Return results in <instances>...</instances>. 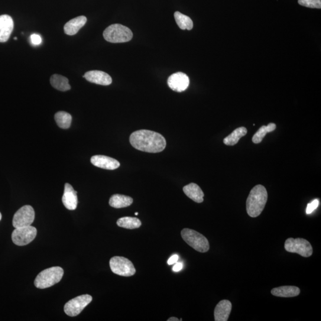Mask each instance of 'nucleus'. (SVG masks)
I'll use <instances>...</instances> for the list:
<instances>
[{"label": "nucleus", "mask_w": 321, "mask_h": 321, "mask_svg": "<svg viewBox=\"0 0 321 321\" xmlns=\"http://www.w3.org/2000/svg\"><path fill=\"white\" fill-rule=\"evenodd\" d=\"M130 142L136 150L149 153L161 152L167 144L163 135L148 130H140L132 133L130 136Z\"/></svg>", "instance_id": "obj_1"}, {"label": "nucleus", "mask_w": 321, "mask_h": 321, "mask_svg": "<svg viewBox=\"0 0 321 321\" xmlns=\"http://www.w3.org/2000/svg\"><path fill=\"white\" fill-rule=\"evenodd\" d=\"M268 200L267 189L259 184L251 190L246 200V210L248 215L255 218L263 211Z\"/></svg>", "instance_id": "obj_2"}, {"label": "nucleus", "mask_w": 321, "mask_h": 321, "mask_svg": "<svg viewBox=\"0 0 321 321\" xmlns=\"http://www.w3.org/2000/svg\"><path fill=\"white\" fill-rule=\"evenodd\" d=\"M63 274V269L60 267L47 268L38 275L35 280V285L41 289L52 287L59 283Z\"/></svg>", "instance_id": "obj_3"}, {"label": "nucleus", "mask_w": 321, "mask_h": 321, "mask_svg": "<svg viewBox=\"0 0 321 321\" xmlns=\"http://www.w3.org/2000/svg\"><path fill=\"white\" fill-rule=\"evenodd\" d=\"M103 38L112 43H126L131 41L133 33L131 29L121 24L110 25L103 31Z\"/></svg>", "instance_id": "obj_4"}, {"label": "nucleus", "mask_w": 321, "mask_h": 321, "mask_svg": "<svg viewBox=\"0 0 321 321\" xmlns=\"http://www.w3.org/2000/svg\"><path fill=\"white\" fill-rule=\"evenodd\" d=\"M184 242L191 247L200 253L209 251V243L205 236L200 233L189 229H184L181 232Z\"/></svg>", "instance_id": "obj_5"}, {"label": "nucleus", "mask_w": 321, "mask_h": 321, "mask_svg": "<svg viewBox=\"0 0 321 321\" xmlns=\"http://www.w3.org/2000/svg\"><path fill=\"white\" fill-rule=\"evenodd\" d=\"M284 248L288 252L295 253L304 258L309 257L313 254L312 246L309 242L301 238H288L285 242Z\"/></svg>", "instance_id": "obj_6"}, {"label": "nucleus", "mask_w": 321, "mask_h": 321, "mask_svg": "<svg viewBox=\"0 0 321 321\" xmlns=\"http://www.w3.org/2000/svg\"><path fill=\"white\" fill-rule=\"evenodd\" d=\"M110 267L113 273L123 277H131L136 273V269L128 258L114 257L110 261Z\"/></svg>", "instance_id": "obj_7"}, {"label": "nucleus", "mask_w": 321, "mask_h": 321, "mask_svg": "<svg viewBox=\"0 0 321 321\" xmlns=\"http://www.w3.org/2000/svg\"><path fill=\"white\" fill-rule=\"evenodd\" d=\"M92 300V297L89 294L81 295L74 298L65 304L64 312L69 316L78 315L85 309V307L91 302Z\"/></svg>", "instance_id": "obj_8"}, {"label": "nucleus", "mask_w": 321, "mask_h": 321, "mask_svg": "<svg viewBox=\"0 0 321 321\" xmlns=\"http://www.w3.org/2000/svg\"><path fill=\"white\" fill-rule=\"evenodd\" d=\"M37 235V230L32 226L16 228L12 233V239L15 245L22 246L34 241Z\"/></svg>", "instance_id": "obj_9"}, {"label": "nucleus", "mask_w": 321, "mask_h": 321, "mask_svg": "<svg viewBox=\"0 0 321 321\" xmlns=\"http://www.w3.org/2000/svg\"><path fill=\"white\" fill-rule=\"evenodd\" d=\"M35 211L30 205H25L16 212L13 219V226L16 228L31 226L35 220Z\"/></svg>", "instance_id": "obj_10"}, {"label": "nucleus", "mask_w": 321, "mask_h": 321, "mask_svg": "<svg viewBox=\"0 0 321 321\" xmlns=\"http://www.w3.org/2000/svg\"><path fill=\"white\" fill-rule=\"evenodd\" d=\"M168 85L175 92L184 91L189 86L190 80L187 74L177 72L172 74L168 79Z\"/></svg>", "instance_id": "obj_11"}, {"label": "nucleus", "mask_w": 321, "mask_h": 321, "mask_svg": "<svg viewBox=\"0 0 321 321\" xmlns=\"http://www.w3.org/2000/svg\"><path fill=\"white\" fill-rule=\"evenodd\" d=\"M90 162L94 166L110 170L117 169L121 165L118 160L105 155H94L90 159Z\"/></svg>", "instance_id": "obj_12"}, {"label": "nucleus", "mask_w": 321, "mask_h": 321, "mask_svg": "<svg viewBox=\"0 0 321 321\" xmlns=\"http://www.w3.org/2000/svg\"><path fill=\"white\" fill-rule=\"evenodd\" d=\"M14 28V20L11 16H0V43H6L9 40Z\"/></svg>", "instance_id": "obj_13"}, {"label": "nucleus", "mask_w": 321, "mask_h": 321, "mask_svg": "<svg viewBox=\"0 0 321 321\" xmlns=\"http://www.w3.org/2000/svg\"><path fill=\"white\" fill-rule=\"evenodd\" d=\"M83 77L89 82L97 84V85L107 86L112 83V77L103 71L99 70H92L87 71Z\"/></svg>", "instance_id": "obj_14"}, {"label": "nucleus", "mask_w": 321, "mask_h": 321, "mask_svg": "<svg viewBox=\"0 0 321 321\" xmlns=\"http://www.w3.org/2000/svg\"><path fill=\"white\" fill-rule=\"evenodd\" d=\"M62 202L67 209L75 210L76 209L77 203H78L77 192L69 183L65 184Z\"/></svg>", "instance_id": "obj_15"}, {"label": "nucleus", "mask_w": 321, "mask_h": 321, "mask_svg": "<svg viewBox=\"0 0 321 321\" xmlns=\"http://www.w3.org/2000/svg\"><path fill=\"white\" fill-rule=\"evenodd\" d=\"M232 308V303L228 300H223L217 304L214 310V318L216 321L228 320Z\"/></svg>", "instance_id": "obj_16"}, {"label": "nucleus", "mask_w": 321, "mask_h": 321, "mask_svg": "<svg viewBox=\"0 0 321 321\" xmlns=\"http://www.w3.org/2000/svg\"><path fill=\"white\" fill-rule=\"evenodd\" d=\"M86 22L87 19L84 16H78L71 19L64 25L65 34L70 36L76 35L80 29L85 26Z\"/></svg>", "instance_id": "obj_17"}, {"label": "nucleus", "mask_w": 321, "mask_h": 321, "mask_svg": "<svg viewBox=\"0 0 321 321\" xmlns=\"http://www.w3.org/2000/svg\"><path fill=\"white\" fill-rule=\"evenodd\" d=\"M183 192L187 197L196 203H202L204 193L200 187L195 183H190L183 187Z\"/></svg>", "instance_id": "obj_18"}, {"label": "nucleus", "mask_w": 321, "mask_h": 321, "mask_svg": "<svg viewBox=\"0 0 321 321\" xmlns=\"http://www.w3.org/2000/svg\"><path fill=\"white\" fill-rule=\"evenodd\" d=\"M271 292L274 296L293 297L299 295L300 290L299 287L296 286H281L273 288Z\"/></svg>", "instance_id": "obj_19"}, {"label": "nucleus", "mask_w": 321, "mask_h": 321, "mask_svg": "<svg viewBox=\"0 0 321 321\" xmlns=\"http://www.w3.org/2000/svg\"><path fill=\"white\" fill-rule=\"evenodd\" d=\"M134 199L131 197L116 194L110 197V205L115 208H123L131 205Z\"/></svg>", "instance_id": "obj_20"}, {"label": "nucleus", "mask_w": 321, "mask_h": 321, "mask_svg": "<svg viewBox=\"0 0 321 321\" xmlns=\"http://www.w3.org/2000/svg\"><path fill=\"white\" fill-rule=\"evenodd\" d=\"M50 82L51 85L55 89L60 90V91H67L71 88L69 80H68L67 77L59 75V74H55L52 76L50 79Z\"/></svg>", "instance_id": "obj_21"}, {"label": "nucleus", "mask_w": 321, "mask_h": 321, "mask_svg": "<svg viewBox=\"0 0 321 321\" xmlns=\"http://www.w3.org/2000/svg\"><path fill=\"white\" fill-rule=\"evenodd\" d=\"M248 131L245 127H241L235 130L231 134L224 139L223 142L226 145L233 146L238 144L240 139L247 134Z\"/></svg>", "instance_id": "obj_22"}, {"label": "nucleus", "mask_w": 321, "mask_h": 321, "mask_svg": "<svg viewBox=\"0 0 321 321\" xmlns=\"http://www.w3.org/2000/svg\"><path fill=\"white\" fill-rule=\"evenodd\" d=\"M117 225L121 228L127 229H135L140 228L142 223L140 220L135 217H125L119 219Z\"/></svg>", "instance_id": "obj_23"}, {"label": "nucleus", "mask_w": 321, "mask_h": 321, "mask_svg": "<svg viewBox=\"0 0 321 321\" xmlns=\"http://www.w3.org/2000/svg\"><path fill=\"white\" fill-rule=\"evenodd\" d=\"M174 18L178 27L182 30H191L193 27V24L189 17L181 14L179 12L174 13Z\"/></svg>", "instance_id": "obj_24"}, {"label": "nucleus", "mask_w": 321, "mask_h": 321, "mask_svg": "<svg viewBox=\"0 0 321 321\" xmlns=\"http://www.w3.org/2000/svg\"><path fill=\"white\" fill-rule=\"evenodd\" d=\"M54 118L58 127L63 129H69L70 127L72 118L69 113L65 112H57L55 115Z\"/></svg>", "instance_id": "obj_25"}, {"label": "nucleus", "mask_w": 321, "mask_h": 321, "mask_svg": "<svg viewBox=\"0 0 321 321\" xmlns=\"http://www.w3.org/2000/svg\"><path fill=\"white\" fill-rule=\"evenodd\" d=\"M275 129H276V125L274 123H271L268 126H262L253 136L252 142L254 144H259L263 140L268 133L273 132Z\"/></svg>", "instance_id": "obj_26"}, {"label": "nucleus", "mask_w": 321, "mask_h": 321, "mask_svg": "<svg viewBox=\"0 0 321 321\" xmlns=\"http://www.w3.org/2000/svg\"><path fill=\"white\" fill-rule=\"evenodd\" d=\"M301 6L312 9H321V0H298Z\"/></svg>", "instance_id": "obj_27"}, {"label": "nucleus", "mask_w": 321, "mask_h": 321, "mask_svg": "<svg viewBox=\"0 0 321 321\" xmlns=\"http://www.w3.org/2000/svg\"><path fill=\"white\" fill-rule=\"evenodd\" d=\"M319 200L315 199L312 201V202L307 204L306 208V213L310 214L314 211L317 207L319 206Z\"/></svg>", "instance_id": "obj_28"}, {"label": "nucleus", "mask_w": 321, "mask_h": 321, "mask_svg": "<svg viewBox=\"0 0 321 321\" xmlns=\"http://www.w3.org/2000/svg\"><path fill=\"white\" fill-rule=\"evenodd\" d=\"M31 41L32 44L39 45L42 43V38L38 34H32L31 36Z\"/></svg>", "instance_id": "obj_29"}, {"label": "nucleus", "mask_w": 321, "mask_h": 321, "mask_svg": "<svg viewBox=\"0 0 321 321\" xmlns=\"http://www.w3.org/2000/svg\"><path fill=\"white\" fill-rule=\"evenodd\" d=\"M178 259V256L177 255H174L172 256L171 258L168 259V265H173L174 264H176Z\"/></svg>", "instance_id": "obj_30"}, {"label": "nucleus", "mask_w": 321, "mask_h": 321, "mask_svg": "<svg viewBox=\"0 0 321 321\" xmlns=\"http://www.w3.org/2000/svg\"><path fill=\"white\" fill-rule=\"evenodd\" d=\"M183 268V264L180 263V262H176V264L174 265L173 268V270L175 272H178L181 270Z\"/></svg>", "instance_id": "obj_31"}, {"label": "nucleus", "mask_w": 321, "mask_h": 321, "mask_svg": "<svg viewBox=\"0 0 321 321\" xmlns=\"http://www.w3.org/2000/svg\"><path fill=\"white\" fill-rule=\"evenodd\" d=\"M168 321H179L180 320L177 318V317H171L169 319L167 320Z\"/></svg>", "instance_id": "obj_32"}, {"label": "nucleus", "mask_w": 321, "mask_h": 321, "mask_svg": "<svg viewBox=\"0 0 321 321\" xmlns=\"http://www.w3.org/2000/svg\"><path fill=\"white\" fill-rule=\"evenodd\" d=\"M2 213H1V212H0V220H2Z\"/></svg>", "instance_id": "obj_33"}, {"label": "nucleus", "mask_w": 321, "mask_h": 321, "mask_svg": "<svg viewBox=\"0 0 321 321\" xmlns=\"http://www.w3.org/2000/svg\"><path fill=\"white\" fill-rule=\"evenodd\" d=\"M14 40H18V38L17 37H15L14 38Z\"/></svg>", "instance_id": "obj_34"}, {"label": "nucleus", "mask_w": 321, "mask_h": 321, "mask_svg": "<svg viewBox=\"0 0 321 321\" xmlns=\"http://www.w3.org/2000/svg\"><path fill=\"white\" fill-rule=\"evenodd\" d=\"M138 214H139V213H138V212H135V215H136V216H138Z\"/></svg>", "instance_id": "obj_35"}]
</instances>
